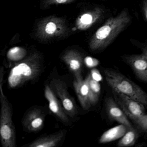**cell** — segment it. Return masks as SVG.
<instances>
[{"label":"cell","instance_id":"9a60e30c","mask_svg":"<svg viewBox=\"0 0 147 147\" xmlns=\"http://www.w3.org/2000/svg\"><path fill=\"white\" fill-rule=\"evenodd\" d=\"M64 132L60 131L56 133L45 135L35 139L29 144L23 147H55L57 146L63 139Z\"/></svg>","mask_w":147,"mask_h":147},{"label":"cell","instance_id":"ac0fdd59","mask_svg":"<svg viewBox=\"0 0 147 147\" xmlns=\"http://www.w3.org/2000/svg\"><path fill=\"white\" fill-rule=\"evenodd\" d=\"M100 93V86L98 81L91 76L89 81V98L91 106L98 102Z\"/></svg>","mask_w":147,"mask_h":147},{"label":"cell","instance_id":"44dd1931","mask_svg":"<svg viewBox=\"0 0 147 147\" xmlns=\"http://www.w3.org/2000/svg\"><path fill=\"white\" fill-rule=\"evenodd\" d=\"M142 11L145 21L147 20V0H142Z\"/></svg>","mask_w":147,"mask_h":147},{"label":"cell","instance_id":"8fae6325","mask_svg":"<svg viewBox=\"0 0 147 147\" xmlns=\"http://www.w3.org/2000/svg\"><path fill=\"white\" fill-rule=\"evenodd\" d=\"M123 61L129 65L136 76L144 82H147V49H143L142 54L125 55L122 57Z\"/></svg>","mask_w":147,"mask_h":147},{"label":"cell","instance_id":"ba28073f","mask_svg":"<svg viewBox=\"0 0 147 147\" xmlns=\"http://www.w3.org/2000/svg\"><path fill=\"white\" fill-rule=\"evenodd\" d=\"M49 85L60 100L66 114L73 118L77 113V107L67 88V85L60 78L54 77L49 82Z\"/></svg>","mask_w":147,"mask_h":147},{"label":"cell","instance_id":"52a82bcc","mask_svg":"<svg viewBox=\"0 0 147 147\" xmlns=\"http://www.w3.org/2000/svg\"><path fill=\"white\" fill-rule=\"evenodd\" d=\"M107 11L105 7L100 5H90L83 8L76 19V29L81 31L88 30L105 18Z\"/></svg>","mask_w":147,"mask_h":147},{"label":"cell","instance_id":"e0dca14e","mask_svg":"<svg viewBox=\"0 0 147 147\" xmlns=\"http://www.w3.org/2000/svg\"><path fill=\"white\" fill-rule=\"evenodd\" d=\"M139 136L137 129L133 127L127 129L121 139L119 141L117 146L119 147H129L136 143Z\"/></svg>","mask_w":147,"mask_h":147},{"label":"cell","instance_id":"3957f363","mask_svg":"<svg viewBox=\"0 0 147 147\" xmlns=\"http://www.w3.org/2000/svg\"><path fill=\"white\" fill-rule=\"evenodd\" d=\"M73 29L64 17L51 15L39 20L35 29L39 41L47 43L64 40L73 34Z\"/></svg>","mask_w":147,"mask_h":147},{"label":"cell","instance_id":"8992f818","mask_svg":"<svg viewBox=\"0 0 147 147\" xmlns=\"http://www.w3.org/2000/svg\"><path fill=\"white\" fill-rule=\"evenodd\" d=\"M114 100L136 126L144 132L147 130V115L145 106L123 94L112 90Z\"/></svg>","mask_w":147,"mask_h":147},{"label":"cell","instance_id":"6da1fadb","mask_svg":"<svg viewBox=\"0 0 147 147\" xmlns=\"http://www.w3.org/2000/svg\"><path fill=\"white\" fill-rule=\"evenodd\" d=\"M132 18L125 8L117 15L110 17L93 34L88 42L92 52L102 51L108 47L131 24Z\"/></svg>","mask_w":147,"mask_h":147},{"label":"cell","instance_id":"4fadbf2b","mask_svg":"<svg viewBox=\"0 0 147 147\" xmlns=\"http://www.w3.org/2000/svg\"><path fill=\"white\" fill-rule=\"evenodd\" d=\"M106 109L110 119L117 121L120 124L124 125L128 129L133 128L125 113L116 103L114 99L111 97L106 99Z\"/></svg>","mask_w":147,"mask_h":147},{"label":"cell","instance_id":"5bb4252c","mask_svg":"<svg viewBox=\"0 0 147 147\" xmlns=\"http://www.w3.org/2000/svg\"><path fill=\"white\" fill-rule=\"evenodd\" d=\"M91 77V74H88L85 80L77 81L74 79L73 83L78 99L84 110H88L91 106L89 98V81Z\"/></svg>","mask_w":147,"mask_h":147},{"label":"cell","instance_id":"ffe728a7","mask_svg":"<svg viewBox=\"0 0 147 147\" xmlns=\"http://www.w3.org/2000/svg\"><path fill=\"white\" fill-rule=\"evenodd\" d=\"M77 1L78 0H42L40 3V7L43 9H47L51 6L69 4Z\"/></svg>","mask_w":147,"mask_h":147},{"label":"cell","instance_id":"277c9868","mask_svg":"<svg viewBox=\"0 0 147 147\" xmlns=\"http://www.w3.org/2000/svg\"><path fill=\"white\" fill-rule=\"evenodd\" d=\"M4 72L3 68L0 67V141L2 147H15L17 139L12 107L3 90Z\"/></svg>","mask_w":147,"mask_h":147},{"label":"cell","instance_id":"30bf717a","mask_svg":"<svg viewBox=\"0 0 147 147\" xmlns=\"http://www.w3.org/2000/svg\"><path fill=\"white\" fill-rule=\"evenodd\" d=\"M61 59L74 76L75 80H83L82 69L84 56L80 51L74 49L66 50L62 55Z\"/></svg>","mask_w":147,"mask_h":147},{"label":"cell","instance_id":"9c48e42d","mask_svg":"<svg viewBox=\"0 0 147 147\" xmlns=\"http://www.w3.org/2000/svg\"><path fill=\"white\" fill-rule=\"evenodd\" d=\"M46 115L45 109L42 107L35 106L29 108L22 119L24 130L30 133L41 130L43 127Z\"/></svg>","mask_w":147,"mask_h":147},{"label":"cell","instance_id":"2e32d148","mask_svg":"<svg viewBox=\"0 0 147 147\" xmlns=\"http://www.w3.org/2000/svg\"><path fill=\"white\" fill-rule=\"evenodd\" d=\"M128 129L125 126L120 124L107 131L100 137L99 143H105L114 141L123 136Z\"/></svg>","mask_w":147,"mask_h":147},{"label":"cell","instance_id":"5b68a950","mask_svg":"<svg viewBox=\"0 0 147 147\" xmlns=\"http://www.w3.org/2000/svg\"><path fill=\"white\" fill-rule=\"evenodd\" d=\"M104 73L107 84L113 90L147 105V94L137 84L114 69H105Z\"/></svg>","mask_w":147,"mask_h":147},{"label":"cell","instance_id":"d6986e66","mask_svg":"<svg viewBox=\"0 0 147 147\" xmlns=\"http://www.w3.org/2000/svg\"><path fill=\"white\" fill-rule=\"evenodd\" d=\"M26 51L22 48L16 47L11 49L7 54V58L11 61L17 63L24 58Z\"/></svg>","mask_w":147,"mask_h":147},{"label":"cell","instance_id":"7a4b0ae2","mask_svg":"<svg viewBox=\"0 0 147 147\" xmlns=\"http://www.w3.org/2000/svg\"><path fill=\"white\" fill-rule=\"evenodd\" d=\"M43 58L38 51L15 63L11 69L7 84L9 88L21 87L26 83H35L38 80L43 69Z\"/></svg>","mask_w":147,"mask_h":147},{"label":"cell","instance_id":"7c38bea8","mask_svg":"<svg viewBox=\"0 0 147 147\" xmlns=\"http://www.w3.org/2000/svg\"><path fill=\"white\" fill-rule=\"evenodd\" d=\"M44 94L45 98L48 101L49 108L51 112L62 122L67 123L69 121L67 115L66 114L60 100L48 84H45V86Z\"/></svg>","mask_w":147,"mask_h":147}]
</instances>
